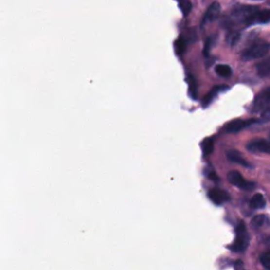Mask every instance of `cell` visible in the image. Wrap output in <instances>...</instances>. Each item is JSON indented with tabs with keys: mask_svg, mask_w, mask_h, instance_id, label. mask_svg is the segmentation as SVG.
I'll return each instance as SVG.
<instances>
[{
	"mask_svg": "<svg viewBox=\"0 0 270 270\" xmlns=\"http://www.w3.org/2000/svg\"><path fill=\"white\" fill-rule=\"evenodd\" d=\"M265 204H266L265 198H264L263 194L261 193L254 194V196L250 199V206L251 208L253 209H261L263 207H265Z\"/></svg>",
	"mask_w": 270,
	"mask_h": 270,
	"instance_id": "cell-13",
	"label": "cell"
},
{
	"mask_svg": "<svg viewBox=\"0 0 270 270\" xmlns=\"http://www.w3.org/2000/svg\"><path fill=\"white\" fill-rule=\"evenodd\" d=\"M213 148H215V144H213L212 139H205L202 143V149L204 156H208L213 152Z\"/></svg>",
	"mask_w": 270,
	"mask_h": 270,
	"instance_id": "cell-16",
	"label": "cell"
},
{
	"mask_svg": "<svg viewBox=\"0 0 270 270\" xmlns=\"http://www.w3.org/2000/svg\"><path fill=\"white\" fill-rule=\"evenodd\" d=\"M247 149L252 153L270 154V142L266 140H253L247 144Z\"/></svg>",
	"mask_w": 270,
	"mask_h": 270,
	"instance_id": "cell-7",
	"label": "cell"
},
{
	"mask_svg": "<svg viewBox=\"0 0 270 270\" xmlns=\"http://www.w3.org/2000/svg\"><path fill=\"white\" fill-rule=\"evenodd\" d=\"M256 123V119L250 118V119H234L227 125L225 126V131L227 133H237V132L242 131L243 129L250 127L251 125Z\"/></svg>",
	"mask_w": 270,
	"mask_h": 270,
	"instance_id": "cell-5",
	"label": "cell"
},
{
	"mask_svg": "<svg viewBox=\"0 0 270 270\" xmlns=\"http://www.w3.org/2000/svg\"><path fill=\"white\" fill-rule=\"evenodd\" d=\"M261 121H262V122H264V123L270 121V106H269V107H267V108L264 109V111L262 112Z\"/></svg>",
	"mask_w": 270,
	"mask_h": 270,
	"instance_id": "cell-23",
	"label": "cell"
},
{
	"mask_svg": "<svg viewBox=\"0 0 270 270\" xmlns=\"http://www.w3.org/2000/svg\"><path fill=\"white\" fill-rule=\"evenodd\" d=\"M206 174H207V177H208V179H210L212 180H218L217 175L216 174V172L213 171V170H211L209 173H206Z\"/></svg>",
	"mask_w": 270,
	"mask_h": 270,
	"instance_id": "cell-25",
	"label": "cell"
},
{
	"mask_svg": "<svg viewBox=\"0 0 270 270\" xmlns=\"http://www.w3.org/2000/svg\"><path fill=\"white\" fill-rule=\"evenodd\" d=\"M215 42H216V36H210L209 38L206 40L205 47H204V55L205 56H208L210 50L212 49L213 45H215Z\"/></svg>",
	"mask_w": 270,
	"mask_h": 270,
	"instance_id": "cell-19",
	"label": "cell"
},
{
	"mask_svg": "<svg viewBox=\"0 0 270 270\" xmlns=\"http://www.w3.org/2000/svg\"><path fill=\"white\" fill-rule=\"evenodd\" d=\"M189 84H190V91L192 93L193 97H197V84H196V80H194L192 77H190L189 79Z\"/></svg>",
	"mask_w": 270,
	"mask_h": 270,
	"instance_id": "cell-24",
	"label": "cell"
},
{
	"mask_svg": "<svg viewBox=\"0 0 270 270\" xmlns=\"http://www.w3.org/2000/svg\"><path fill=\"white\" fill-rule=\"evenodd\" d=\"M227 179H228L230 184L238 187L242 190L250 191V190H253L255 188L254 183H251V181H248V180H245L242 178L241 173L237 172V171H230L227 175Z\"/></svg>",
	"mask_w": 270,
	"mask_h": 270,
	"instance_id": "cell-4",
	"label": "cell"
},
{
	"mask_svg": "<svg viewBox=\"0 0 270 270\" xmlns=\"http://www.w3.org/2000/svg\"><path fill=\"white\" fill-rule=\"evenodd\" d=\"M185 49H186V40L180 37V38H179L177 42H175V51H177L178 54L180 55L185 51Z\"/></svg>",
	"mask_w": 270,
	"mask_h": 270,
	"instance_id": "cell-20",
	"label": "cell"
},
{
	"mask_svg": "<svg viewBox=\"0 0 270 270\" xmlns=\"http://www.w3.org/2000/svg\"><path fill=\"white\" fill-rule=\"evenodd\" d=\"M249 245V234L244 222H240L236 227V237L230 249L234 252H244Z\"/></svg>",
	"mask_w": 270,
	"mask_h": 270,
	"instance_id": "cell-3",
	"label": "cell"
},
{
	"mask_svg": "<svg viewBox=\"0 0 270 270\" xmlns=\"http://www.w3.org/2000/svg\"><path fill=\"white\" fill-rule=\"evenodd\" d=\"M270 21V10L264 9L257 11L255 17V24L256 23H267Z\"/></svg>",
	"mask_w": 270,
	"mask_h": 270,
	"instance_id": "cell-14",
	"label": "cell"
},
{
	"mask_svg": "<svg viewBox=\"0 0 270 270\" xmlns=\"http://www.w3.org/2000/svg\"><path fill=\"white\" fill-rule=\"evenodd\" d=\"M209 198L212 200L213 203L216 205H222L226 202H228L230 199V197L228 192H226L223 189H218V188H215L209 191Z\"/></svg>",
	"mask_w": 270,
	"mask_h": 270,
	"instance_id": "cell-9",
	"label": "cell"
},
{
	"mask_svg": "<svg viewBox=\"0 0 270 270\" xmlns=\"http://www.w3.org/2000/svg\"><path fill=\"white\" fill-rule=\"evenodd\" d=\"M270 49V45L266 41H255L252 45L249 46L246 50H244L242 53L243 60H252L262 58L265 56Z\"/></svg>",
	"mask_w": 270,
	"mask_h": 270,
	"instance_id": "cell-2",
	"label": "cell"
},
{
	"mask_svg": "<svg viewBox=\"0 0 270 270\" xmlns=\"http://www.w3.org/2000/svg\"><path fill=\"white\" fill-rule=\"evenodd\" d=\"M221 4H219L218 2H213L211 3L210 7L207 9L206 11V13L203 17V20H202V27H204L206 23H208V22H212V21H215L216 19H217L219 14H221Z\"/></svg>",
	"mask_w": 270,
	"mask_h": 270,
	"instance_id": "cell-8",
	"label": "cell"
},
{
	"mask_svg": "<svg viewBox=\"0 0 270 270\" xmlns=\"http://www.w3.org/2000/svg\"><path fill=\"white\" fill-rule=\"evenodd\" d=\"M259 8L251 7V5H237L231 11L229 21L227 23L232 24H244V26H252L255 24V17Z\"/></svg>",
	"mask_w": 270,
	"mask_h": 270,
	"instance_id": "cell-1",
	"label": "cell"
},
{
	"mask_svg": "<svg viewBox=\"0 0 270 270\" xmlns=\"http://www.w3.org/2000/svg\"><path fill=\"white\" fill-rule=\"evenodd\" d=\"M227 89H228L227 86H215L208 92V94H207V95L204 97L202 106L207 107L208 105H210L213 102V99H215L218 95V93H221L222 91H225Z\"/></svg>",
	"mask_w": 270,
	"mask_h": 270,
	"instance_id": "cell-11",
	"label": "cell"
},
{
	"mask_svg": "<svg viewBox=\"0 0 270 270\" xmlns=\"http://www.w3.org/2000/svg\"><path fill=\"white\" fill-rule=\"evenodd\" d=\"M266 219H267L266 216L257 215L252 218V221H251V225H252L254 228H260L266 223Z\"/></svg>",
	"mask_w": 270,
	"mask_h": 270,
	"instance_id": "cell-17",
	"label": "cell"
},
{
	"mask_svg": "<svg viewBox=\"0 0 270 270\" xmlns=\"http://www.w3.org/2000/svg\"><path fill=\"white\" fill-rule=\"evenodd\" d=\"M179 5H180V9L181 10V12H183V14L185 16L189 14V12L192 9V5L189 0H179Z\"/></svg>",
	"mask_w": 270,
	"mask_h": 270,
	"instance_id": "cell-18",
	"label": "cell"
},
{
	"mask_svg": "<svg viewBox=\"0 0 270 270\" xmlns=\"http://www.w3.org/2000/svg\"><path fill=\"white\" fill-rule=\"evenodd\" d=\"M216 73L221 77H230L232 70L228 65H217L216 67Z\"/></svg>",
	"mask_w": 270,
	"mask_h": 270,
	"instance_id": "cell-15",
	"label": "cell"
},
{
	"mask_svg": "<svg viewBox=\"0 0 270 270\" xmlns=\"http://www.w3.org/2000/svg\"><path fill=\"white\" fill-rule=\"evenodd\" d=\"M238 38H240V33L234 31V32H231L230 34L227 35V42L230 46H234L237 42Z\"/></svg>",
	"mask_w": 270,
	"mask_h": 270,
	"instance_id": "cell-21",
	"label": "cell"
},
{
	"mask_svg": "<svg viewBox=\"0 0 270 270\" xmlns=\"http://www.w3.org/2000/svg\"><path fill=\"white\" fill-rule=\"evenodd\" d=\"M256 72L261 77H268L270 76V57L264 60L257 62L256 66Z\"/></svg>",
	"mask_w": 270,
	"mask_h": 270,
	"instance_id": "cell-12",
	"label": "cell"
},
{
	"mask_svg": "<svg viewBox=\"0 0 270 270\" xmlns=\"http://www.w3.org/2000/svg\"><path fill=\"white\" fill-rule=\"evenodd\" d=\"M254 1H261V0H254Z\"/></svg>",
	"mask_w": 270,
	"mask_h": 270,
	"instance_id": "cell-26",
	"label": "cell"
},
{
	"mask_svg": "<svg viewBox=\"0 0 270 270\" xmlns=\"http://www.w3.org/2000/svg\"><path fill=\"white\" fill-rule=\"evenodd\" d=\"M226 155H227V159L231 162H234V164L241 165L243 167L251 168V165L246 161V159L243 158V155L238 152L237 150H229V151H227V153H226Z\"/></svg>",
	"mask_w": 270,
	"mask_h": 270,
	"instance_id": "cell-10",
	"label": "cell"
},
{
	"mask_svg": "<svg viewBox=\"0 0 270 270\" xmlns=\"http://www.w3.org/2000/svg\"><path fill=\"white\" fill-rule=\"evenodd\" d=\"M270 106V88H267L264 91L257 94L252 104V111L257 112L260 110H264Z\"/></svg>",
	"mask_w": 270,
	"mask_h": 270,
	"instance_id": "cell-6",
	"label": "cell"
},
{
	"mask_svg": "<svg viewBox=\"0 0 270 270\" xmlns=\"http://www.w3.org/2000/svg\"><path fill=\"white\" fill-rule=\"evenodd\" d=\"M261 263H262V265L264 267L267 268V269H270V250L266 251L265 253L262 254Z\"/></svg>",
	"mask_w": 270,
	"mask_h": 270,
	"instance_id": "cell-22",
	"label": "cell"
}]
</instances>
